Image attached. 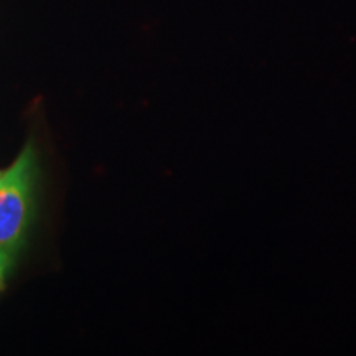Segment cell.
Instances as JSON below:
<instances>
[{"label": "cell", "mask_w": 356, "mask_h": 356, "mask_svg": "<svg viewBox=\"0 0 356 356\" xmlns=\"http://www.w3.org/2000/svg\"><path fill=\"white\" fill-rule=\"evenodd\" d=\"M0 180H2V173H0Z\"/></svg>", "instance_id": "obj_3"}, {"label": "cell", "mask_w": 356, "mask_h": 356, "mask_svg": "<svg viewBox=\"0 0 356 356\" xmlns=\"http://www.w3.org/2000/svg\"><path fill=\"white\" fill-rule=\"evenodd\" d=\"M37 175V154L29 144L0 180V248L13 251L20 246L32 216Z\"/></svg>", "instance_id": "obj_1"}, {"label": "cell", "mask_w": 356, "mask_h": 356, "mask_svg": "<svg viewBox=\"0 0 356 356\" xmlns=\"http://www.w3.org/2000/svg\"><path fill=\"white\" fill-rule=\"evenodd\" d=\"M10 262H12V251H8L6 248H0V289L3 287V280H6Z\"/></svg>", "instance_id": "obj_2"}]
</instances>
